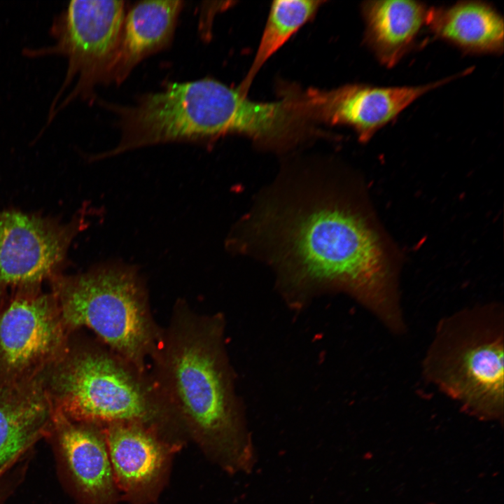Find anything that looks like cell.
Here are the masks:
<instances>
[{
    "mask_svg": "<svg viewBox=\"0 0 504 504\" xmlns=\"http://www.w3.org/2000/svg\"><path fill=\"white\" fill-rule=\"evenodd\" d=\"M256 216L273 262L302 298L336 289L357 299L390 330L404 331L394 274L381 237L351 201L331 188H306Z\"/></svg>",
    "mask_w": 504,
    "mask_h": 504,
    "instance_id": "1",
    "label": "cell"
},
{
    "mask_svg": "<svg viewBox=\"0 0 504 504\" xmlns=\"http://www.w3.org/2000/svg\"><path fill=\"white\" fill-rule=\"evenodd\" d=\"M221 314L178 299L151 356V377L186 438L230 475L248 474L256 454L238 398Z\"/></svg>",
    "mask_w": 504,
    "mask_h": 504,
    "instance_id": "2",
    "label": "cell"
},
{
    "mask_svg": "<svg viewBox=\"0 0 504 504\" xmlns=\"http://www.w3.org/2000/svg\"><path fill=\"white\" fill-rule=\"evenodd\" d=\"M48 381L54 410L70 421L102 428L140 425L177 446L186 439L149 371L97 337L70 342Z\"/></svg>",
    "mask_w": 504,
    "mask_h": 504,
    "instance_id": "3",
    "label": "cell"
},
{
    "mask_svg": "<svg viewBox=\"0 0 504 504\" xmlns=\"http://www.w3.org/2000/svg\"><path fill=\"white\" fill-rule=\"evenodd\" d=\"M63 321L70 332L87 328L121 356L144 370L162 329L152 313L146 281L134 265H97L51 279Z\"/></svg>",
    "mask_w": 504,
    "mask_h": 504,
    "instance_id": "4",
    "label": "cell"
},
{
    "mask_svg": "<svg viewBox=\"0 0 504 504\" xmlns=\"http://www.w3.org/2000/svg\"><path fill=\"white\" fill-rule=\"evenodd\" d=\"M503 355L502 306L465 308L439 322L424 358L423 373L465 410L498 417L503 409Z\"/></svg>",
    "mask_w": 504,
    "mask_h": 504,
    "instance_id": "5",
    "label": "cell"
},
{
    "mask_svg": "<svg viewBox=\"0 0 504 504\" xmlns=\"http://www.w3.org/2000/svg\"><path fill=\"white\" fill-rule=\"evenodd\" d=\"M125 7L123 1H71L53 20L50 34L54 43L23 50L27 57L59 55L67 61L64 81L49 111L76 80L72 90L48 115L47 125L75 99L90 98L95 85L102 83L120 38Z\"/></svg>",
    "mask_w": 504,
    "mask_h": 504,
    "instance_id": "6",
    "label": "cell"
},
{
    "mask_svg": "<svg viewBox=\"0 0 504 504\" xmlns=\"http://www.w3.org/2000/svg\"><path fill=\"white\" fill-rule=\"evenodd\" d=\"M69 332L52 293L13 290L0 310V379L40 377L66 353Z\"/></svg>",
    "mask_w": 504,
    "mask_h": 504,
    "instance_id": "7",
    "label": "cell"
},
{
    "mask_svg": "<svg viewBox=\"0 0 504 504\" xmlns=\"http://www.w3.org/2000/svg\"><path fill=\"white\" fill-rule=\"evenodd\" d=\"M85 213L62 223L38 213L0 210V294L38 288L59 274L73 240L89 225Z\"/></svg>",
    "mask_w": 504,
    "mask_h": 504,
    "instance_id": "8",
    "label": "cell"
},
{
    "mask_svg": "<svg viewBox=\"0 0 504 504\" xmlns=\"http://www.w3.org/2000/svg\"><path fill=\"white\" fill-rule=\"evenodd\" d=\"M470 72L468 69L456 75L416 86L348 84L332 90L309 88L299 93V97L312 122L350 127L356 132L359 141L366 142L416 99Z\"/></svg>",
    "mask_w": 504,
    "mask_h": 504,
    "instance_id": "9",
    "label": "cell"
},
{
    "mask_svg": "<svg viewBox=\"0 0 504 504\" xmlns=\"http://www.w3.org/2000/svg\"><path fill=\"white\" fill-rule=\"evenodd\" d=\"M119 496L131 504H150L167 478L178 447L156 431L136 424L102 428Z\"/></svg>",
    "mask_w": 504,
    "mask_h": 504,
    "instance_id": "10",
    "label": "cell"
},
{
    "mask_svg": "<svg viewBox=\"0 0 504 504\" xmlns=\"http://www.w3.org/2000/svg\"><path fill=\"white\" fill-rule=\"evenodd\" d=\"M183 4L179 0L144 1L125 13L102 83H121L144 59L166 48L174 37Z\"/></svg>",
    "mask_w": 504,
    "mask_h": 504,
    "instance_id": "11",
    "label": "cell"
},
{
    "mask_svg": "<svg viewBox=\"0 0 504 504\" xmlns=\"http://www.w3.org/2000/svg\"><path fill=\"white\" fill-rule=\"evenodd\" d=\"M59 442L78 489L89 504L119 498L103 428L77 423L54 410Z\"/></svg>",
    "mask_w": 504,
    "mask_h": 504,
    "instance_id": "12",
    "label": "cell"
},
{
    "mask_svg": "<svg viewBox=\"0 0 504 504\" xmlns=\"http://www.w3.org/2000/svg\"><path fill=\"white\" fill-rule=\"evenodd\" d=\"M54 409L41 377L0 379V468L47 431Z\"/></svg>",
    "mask_w": 504,
    "mask_h": 504,
    "instance_id": "13",
    "label": "cell"
},
{
    "mask_svg": "<svg viewBox=\"0 0 504 504\" xmlns=\"http://www.w3.org/2000/svg\"><path fill=\"white\" fill-rule=\"evenodd\" d=\"M364 41L382 64L393 67L413 46L426 25L428 7L408 0L363 2Z\"/></svg>",
    "mask_w": 504,
    "mask_h": 504,
    "instance_id": "14",
    "label": "cell"
},
{
    "mask_svg": "<svg viewBox=\"0 0 504 504\" xmlns=\"http://www.w3.org/2000/svg\"><path fill=\"white\" fill-rule=\"evenodd\" d=\"M426 25L438 38L475 54L503 51L504 24L491 5L465 1L442 7H428Z\"/></svg>",
    "mask_w": 504,
    "mask_h": 504,
    "instance_id": "15",
    "label": "cell"
},
{
    "mask_svg": "<svg viewBox=\"0 0 504 504\" xmlns=\"http://www.w3.org/2000/svg\"><path fill=\"white\" fill-rule=\"evenodd\" d=\"M324 3V1L314 0H277L272 3L252 64L237 87L241 94L247 95L254 78L262 65L314 18Z\"/></svg>",
    "mask_w": 504,
    "mask_h": 504,
    "instance_id": "16",
    "label": "cell"
}]
</instances>
